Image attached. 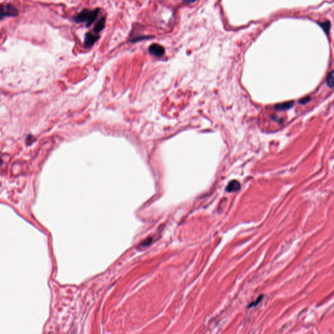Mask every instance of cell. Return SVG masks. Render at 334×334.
Returning a JSON list of instances; mask_svg holds the SVG:
<instances>
[{"mask_svg":"<svg viewBox=\"0 0 334 334\" xmlns=\"http://www.w3.org/2000/svg\"><path fill=\"white\" fill-rule=\"evenodd\" d=\"M239 188H240V184H239L238 181L236 180H233L228 183L227 187H226V190L228 192H234V191L239 190Z\"/></svg>","mask_w":334,"mask_h":334,"instance_id":"8992f818","label":"cell"},{"mask_svg":"<svg viewBox=\"0 0 334 334\" xmlns=\"http://www.w3.org/2000/svg\"><path fill=\"white\" fill-rule=\"evenodd\" d=\"M327 84L330 87H334V71L330 72L327 76Z\"/></svg>","mask_w":334,"mask_h":334,"instance_id":"ba28073f","label":"cell"},{"mask_svg":"<svg viewBox=\"0 0 334 334\" xmlns=\"http://www.w3.org/2000/svg\"><path fill=\"white\" fill-rule=\"evenodd\" d=\"M150 53L156 57H161L164 53V48L158 44H153L149 47Z\"/></svg>","mask_w":334,"mask_h":334,"instance_id":"277c9868","label":"cell"},{"mask_svg":"<svg viewBox=\"0 0 334 334\" xmlns=\"http://www.w3.org/2000/svg\"><path fill=\"white\" fill-rule=\"evenodd\" d=\"M99 36L93 32H88L85 35L84 38V47L86 48H90L92 47L94 43L99 39Z\"/></svg>","mask_w":334,"mask_h":334,"instance_id":"3957f363","label":"cell"},{"mask_svg":"<svg viewBox=\"0 0 334 334\" xmlns=\"http://www.w3.org/2000/svg\"><path fill=\"white\" fill-rule=\"evenodd\" d=\"M262 296H262H262H259V297L257 298V300H256L255 301H253V302H252V303L250 305V306H249V307L257 306V304H258L259 303L261 302V301L262 299Z\"/></svg>","mask_w":334,"mask_h":334,"instance_id":"30bf717a","label":"cell"},{"mask_svg":"<svg viewBox=\"0 0 334 334\" xmlns=\"http://www.w3.org/2000/svg\"><path fill=\"white\" fill-rule=\"evenodd\" d=\"M105 20H106L105 17H102L101 18L99 19V21L97 22V23L95 25V26H94V28H93L92 32L97 34L99 31H101L103 29L105 28Z\"/></svg>","mask_w":334,"mask_h":334,"instance_id":"5b68a950","label":"cell"},{"mask_svg":"<svg viewBox=\"0 0 334 334\" xmlns=\"http://www.w3.org/2000/svg\"><path fill=\"white\" fill-rule=\"evenodd\" d=\"M294 105V102L293 101H289V102H286V103H282V104H279V105H277L275 106V108L277 110H287V109H289L292 106H293Z\"/></svg>","mask_w":334,"mask_h":334,"instance_id":"52a82bcc","label":"cell"},{"mask_svg":"<svg viewBox=\"0 0 334 334\" xmlns=\"http://www.w3.org/2000/svg\"><path fill=\"white\" fill-rule=\"evenodd\" d=\"M99 12L100 9L98 8L94 9V10L84 9L79 14L74 16L73 18V21L76 22V23L86 22V26H90L96 20Z\"/></svg>","mask_w":334,"mask_h":334,"instance_id":"6da1fadb","label":"cell"},{"mask_svg":"<svg viewBox=\"0 0 334 334\" xmlns=\"http://www.w3.org/2000/svg\"><path fill=\"white\" fill-rule=\"evenodd\" d=\"M321 27H322L324 30H325L326 32H328V31L330 30V22H323V23L320 24Z\"/></svg>","mask_w":334,"mask_h":334,"instance_id":"9c48e42d","label":"cell"},{"mask_svg":"<svg viewBox=\"0 0 334 334\" xmlns=\"http://www.w3.org/2000/svg\"><path fill=\"white\" fill-rule=\"evenodd\" d=\"M18 14L17 7L11 4L1 5V18L6 17H16Z\"/></svg>","mask_w":334,"mask_h":334,"instance_id":"7a4b0ae2","label":"cell"},{"mask_svg":"<svg viewBox=\"0 0 334 334\" xmlns=\"http://www.w3.org/2000/svg\"><path fill=\"white\" fill-rule=\"evenodd\" d=\"M310 100V97H307L306 98H303L301 100H300V103L301 104H306L307 103H308Z\"/></svg>","mask_w":334,"mask_h":334,"instance_id":"8fae6325","label":"cell"}]
</instances>
